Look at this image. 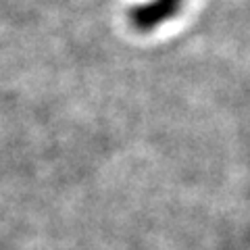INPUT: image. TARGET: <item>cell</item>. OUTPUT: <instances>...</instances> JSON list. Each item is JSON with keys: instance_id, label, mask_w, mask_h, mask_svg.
<instances>
[{"instance_id": "cell-1", "label": "cell", "mask_w": 250, "mask_h": 250, "mask_svg": "<svg viewBox=\"0 0 250 250\" xmlns=\"http://www.w3.org/2000/svg\"><path fill=\"white\" fill-rule=\"evenodd\" d=\"M184 0H152L144 6H138L129 13L131 25L138 31H152L169 19H173L182 9Z\"/></svg>"}]
</instances>
